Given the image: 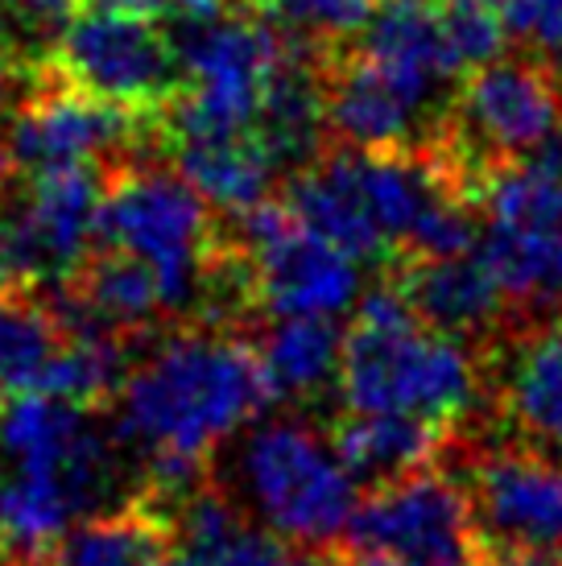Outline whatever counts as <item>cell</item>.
Here are the masks:
<instances>
[{"label":"cell","mask_w":562,"mask_h":566,"mask_svg":"<svg viewBox=\"0 0 562 566\" xmlns=\"http://www.w3.org/2000/svg\"><path fill=\"white\" fill-rule=\"evenodd\" d=\"M174 166L216 211L244 216L269 199L273 158L252 133H211V137H178Z\"/></svg>","instance_id":"cell-20"},{"label":"cell","mask_w":562,"mask_h":566,"mask_svg":"<svg viewBox=\"0 0 562 566\" xmlns=\"http://www.w3.org/2000/svg\"><path fill=\"white\" fill-rule=\"evenodd\" d=\"M95 9H116V13L145 17L154 25H170V30H187L199 21L223 13V0H92Z\"/></svg>","instance_id":"cell-30"},{"label":"cell","mask_w":562,"mask_h":566,"mask_svg":"<svg viewBox=\"0 0 562 566\" xmlns=\"http://www.w3.org/2000/svg\"><path fill=\"white\" fill-rule=\"evenodd\" d=\"M340 394L352 413H406L451 426L480 394L468 347L422 323L397 285H381L360 302L344 339Z\"/></svg>","instance_id":"cell-2"},{"label":"cell","mask_w":562,"mask_h":566,"mask_svg":"<svg viewBox=\"0 0 562 566\" xmlns=\"http://www.w3.org/2000/svg\"><path fill=\"white\" fill-rule=\"evenodd\" d=\"M344 534L360 554H376L397 566L488 563L468 492L430 468L376 484L373 496L356 504Z\"/></svg>","instance_id":"cell-8"},{"label":"cell","mask_w":562,"mask_h":566,"mask_svg":"<svg viewBox=\"0 0 562 566\" xmlns=\"http://www.w3.org/2000/svg\"><path fill=\"white\" fill-rule=\"evenodd\" d=\"M261 368L273 397H319L331 380H340L344 360V335L335 318L290 315L269 327L261 344Z\"/></svg>","instance_id":"cell-23"},{"label":"cell","mask_w":562,"mask_h":566,"mask_svg":"<svg viewBox=\"0 0 562 566\" xmlns=\"http://www.w3.org/2000/svg\"><path fill=\"white\" fill-rule=\"evenodd\" d=\"M100 240L137 256L166 294V311H190L211 298L216 223L211 203L170 170H125L100 207Z\"/></svg>","instance_id":"cell-4"},{"label":"cell","mask_w":562,"mask_h":566,"mask_svg":"<svg viewBox=\"0 0 562 566\" xmlns=\"http://www.w3.org/2000/svg\"><path fill=\"white\" fill-rule=\"evenodd\" d=\"M278 30L294 38L298 46L344 42L364 33L376 13V0H266Z\"/></svg>","instance_id":"cell-27"},{"label":"cell","mask_w":562,"mask_h":566,"mask_svg":"<svg viewBox=\"0 0 562 566\" xmlns=\"http://www.w3.org/2000/svg\"><path fill=\"white\" fill-rule=\"evenodd\" d=\"M137 128V116L128 108L63 83L21 104L9 125V149L17 166L30 174L95 166V158L125 149Z\"/></svg>","instance_id":"cell-14"},{"label":"cell","mask_w":562,"mask_h":566,"mask_svg":"<svg viewBox=\"0 0 562 566\" xmlns=\"http://www.w3.org/2000/svg\"><path fill=\"white\" fill-rule=\"evenodd\" d=\"M166 566H314V558L261 525L240 501L199 488L178 501Z\"/></svg>","instance_id":"cell-16"},{"label":"cell","mask_w":562,"mask_h":566,"mask_svg":"<svg viewBox=\"0 0 562 566\" xmlns=\"http://www.w3.org/2000/svg\"><path fill=\"white\" fill-rule=\"evenodd\" d=\"M468 484L485 546L562 554V459L533 447H492L471 463Z\"/></svg>","instance_id":"cell-12"},{"label":"cell","mask_w":562,"mask_h":566,"mask_svg":"<svg viewBox=\"0 0 562 566\" xmlns=\"http://www.w3.org/2000/svg\"><path fill=\"white\" fill-rule=\"evenodd\" d=\"M104 182L95 166L33 174L13 203L0 207V285H63L83 273L100 240Z\"/></svg>","instance_id":"cell-7"},{"label":"cell","mask_w":562,"mask_h":566,"mask_svg":"<svg viewBox=\"0 0 562 566\" xmlns=\"http://www.w3.org/2000/svg\"><path fill=\"white\" fill-rule=\"evenodd\" d=\"M459 133L480 145L485 158H530L533 149L559 133L562 95L542 63H492L476 66L459 92Z\"/></svg>","instance_id":"cell-13"},{"label":"cell","mask_w":562,"mask_h":566,"mask_svg":"<svg viewBox=\"0 0 562 566\" xmlns=\"http://www.w3.org/2000/svg\"><path fill=\"white\" fill-rule=\"evenodd\" d=\"M170 530L154 504H128L104 517H79L54 546L50 566H166Z\"/></svg>","instance_id":"cell-21"},{"label":"cell","mask_w":562,"mask_h":566,"mask_svg":"<svg viewBox=\"0 0 562 566\" xmlns=\"http://www.w3.org/2000/svg\"><path fill=\"white\" fill-rule=\"evenodd\" d=\"M232 484L252 517L294 546H327L360 504V480L335 442L298 418L252 426L236 447Z\"/></svg>","instance_id":"cell-3"},{"label":"cell","mask_w":562,"mask_h":566,"mask_svg":"<svg viewBox=\"0 0 562 566\" xmlns=\"http://www.w3.org/2000/svg\"><path fill=\"white\" fill-rule=\"evenodd\" d=\"M323 133H327V80L311 66L306 50L290 46L269 83L252 137L266 145L278 170L290 166L302 170L319 154Z\"/></svg>","instance_id":"cell-19"},{"label":"cell","mask_w":562,"mask_h":566,"mask_svg":"<svg viewBox=\"0 0 562 566\" xmlns=\"http://www.w3.org/2000/svg\"><path fill=\"white\" fill-rule=\"evenodd\" d=\"M0 472L59 488L87 517V509L112 488L116 455L87 406L21 389L0 406Z\"/></svg>","instance_id":"cell-11"},{"label":"cell","mask_w":562,"mask_h":566,"mask_svg":"<svg viewBox=\"0 0 562 566\" xmlns=\"http://www.w3.org/2000/svg\"><path fill=\"white\" fill-rule=\"evenodd\" d=\"M252 298L273 318H335L360 298V261L327 237L311 232L290 207L257 203L240 216Z\"/></svg>","instance_id":"cell-9"},{"label":"cell","mask_w":562,"mask_h":566,"mask_svg":"<svg viewBox=\"0 0 562 566\" xmlns=\"http://www.w3.org/2000/svg\"><path fill=\"white\" fill-rule=\"evenodd\" d=\"M285 207L311 232L327 237L331 244L352 252L356 261H381V256H389L385 240L376 237L373 220L364 211V199H360L356 154L352 149L323 161H306L294 174V182L285 187Z\"/></svg>","instance_id":"cell-18"},{"label":"cell","mask_w":562,"mask_h":566,"mask_svg":"<svg viewBox=\"0 0 562 566\" xmlns=\"http://www.w3.org/2000/svg\"><path fill=\"white\" fill-rule=\"evenodd\" d=\"M443 426H430L406 413H352L335 430V451L356 480L389 484L409 472L430 468Z\"/></svg>","instance_id":"cell-22"},{"label":"cell","mask_w":562,"mask_h":566,"mask_svg":"<svg viewBox=\"0 0 562 566\" xmlns=\"http://www.w3.org/2000/svg\"><path fill=\"white\" fill-rule=\"evenodd\" d=\"M54 63L63 83L92 92L128 112L170 104L183 87L178 46L154 21L116 9H87L66 21L54 42Z\"/></svg>","instance_id":"cell-10"},{"label":"cell","mask_w":562,"mask_h":566,"mask_svg":"<svg viewBox=\"0 0 562 566\" xmlns=\"http://www.w3.org/2000/svg\"><path fill=\"white\" fill-rule=\"evenodd\" d=\"M17 75H21V71H17V63H13V50L0 42V104L17 92Z\"/></svg>","instance_id":"cell-31"},{"label":"cell","mask_w":562,"mask_h":566,"mask_svg":"<svg viewBox=\"0 0 562 566\" xmlns=\"http://www.w3.org/2000/svg\"><path fill=\"white\" fill-rule=\"evenodd\" d=\"M438 87L360 50L327 75V133L347 149L393 154L418 137Z\"/></svg>","instance_id":"cell-15"},{"label":"cell","mask_w":562,"mask_h":566,"mask_svg":"<svg viewBox=\"0 0 562 566\" xmlns=\"http://www.w3.org/2000/svg\"><path fill=\"white\" fill-rule=\"evenodd\" d=\"M488 237L480 252L504 294L525 306L562 311V161L533 149L504 166L485 195Z\"/></svg>","instance_id":"cell-6"},{"label":"cell","mask_w":562,"mask_h":566,"mask_svg":"<svg viewBox=\"0 0 562 566\" xmlns=\"http://www.w3.org/2000/svg\"><path fill=\"white\" fill-rule=\"evenodd\" d=\"M75 17V0H0V38L25 50H54Z\"/></svg>","instance_id":"cell-29"},{"label":"cell","mask_w":562,"mask_h":566,"mask_svg":"<svg viewBox=\"0 0 562 566\" xmlns=\"http://www.w3.org/2000/svg\"><path fill=\"white\" fill-rule=\"evenodd\" d=\"M409 311L447 335H485L504 311V285L480 249L464 256H418L397 282Z\"/></svg>","instance_id":"cell-17"},{"label":"cell","mask_w":562,"mask_h":566,"mask_svg":"<svg viewBox=\"0 0 562 566\" xmlns=\"http://www.w3.org/2000/svg\"><path fill=\"white\" fill-rule=\"evenodd\" d=\"M504 409L530 439L562 451V323L530 335L509 356Z\"/></svg>","instance_id":"cell-24"},{"label":"cell","mask_w":562,"mask_h":566,"mask_svg":"<svg viewBox=\"0 0 562 566\" xmlns=\"http://www.w3.org/2000/svg\"><path fill=\"white\" fill-rule=\"evenodd\" d=\"M261 4H266V0H261Z\"/></svg>","instance_id":"cell-33"},{"label":"cell","mask_w":562,"mask_h":566,"mask_svg":"<svg viewBox=\"0 0 562 566\" xmlns=\"http://www.w3.org/2000/svg\"><path fill=\"white\" fill-rule=\"evenodd\" d=\"M63 335V323L50 311L21 298L13 285H0V389H33Z\"/></svg>","instance_id":"cell-26"},{"label":"cell","mask_w":562,"mask_h":566,"mask_svg":"<svg viewBox=\"0 0 562 566\" xmlns=\"http://www.w3.org/2000/svg\"><path fill=\"white\" fill-rule=\"evenodd\" d=\"M116 442L140 459H199L273 401L261 356L236 335L178 331L125 373Z\"/></svg>","instance_id":"cell-1"},{"label":"cell","mask_w":562,"mask_h":566,"mask_svg":"<svg viewBox=\"0 0 562 566\" xmlns=\"http://www.w3.org/2000/svg\"><path fill=\"white\" fill-rule=\"evenodd\" d=\"M178 33L183 87L174 104V137L252 133L266 92L278 75L290 42L266 21L211 17Z\"/></svg>","instance_id":"cell-5"},{"label":"cell","mask_w":562,"mask_h":566,"mask_svg":"<svg viewBox=\"0 0 562 566\" xmlns=\"http://www.w3.org/2000/svg\"><path fill=\"white\" fill-rule=\"evenodd\" d=\"M509 38L533 50L542 66L562 71V0H500Z\"/></svg>","instance_id":"cell-28"},{"label":"cell","mask_w":562,"mask_h":566,"mask_svg":"<svg viewBox=\"0 0 562 566\" xmlns=\"http://www.w3.org/2000/svg\"><path fill=\"white\" fill-rule=\"evenodd\" d=\"M13 149H9V137H0V195L9 187V178H13Z\"/></svg>","instance_id":"cell-32"},{"label":"cell","mask_w":562,"mask_h":566,"mask_svg":"<svg viewBox=\"0 0 562 566\" xmlns=\"http://www.w3.org/2000/svg\"><path fill=\"white\" fill-rule=\"evenodd\" d=\"M66 335L71 339L59 344V352L50 356L46 373H42V380L33 389L92 409L125 385L128 356L108 327H79L66 331Z\"/></svg>","instance_id":"cell-25"}]
</instances>
